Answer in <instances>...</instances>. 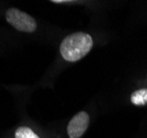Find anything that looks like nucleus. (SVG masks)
Wrapping results in <instances>:
<instances>
[{
  "label": "nucleus",
  "instance_id": "7ed1b4c3",
  "mask_svg": "<svg viewBox=\"0 0 147 138\" xmlns=\"http://www.w3.org/2000/svg\"><path fill=\"white\" fill-rule=\"evenodd\" d=\"M90 124V116L86 112L82 110L75 114L67 124L66 131L70 138H80L84 135Z\"/></svg>",
  "mask_w": 147,
  "mask_h": 138
},
{
  "label": "nucleus",
  "instance_id": "39448f33",
  "mask_svg": "<svg viewBox=\"0 0 147 138\" xmlns=\"http://www.w3.org/2000/svg\"><path fill=\"white\" fill-rule=\"evenodd\" d=\"M15 137L16 138H40L30 127H27V126L18 127V129L16 131Z\"/></svg>",
  "mask_w": 147,
  "mask_h": 138
},
{
  "label": "nucleus",
  "instance_id": "f257e3e1",
  "mask_svg": "<svg viewBox=\"0 0 147 138\" xmlns=\"http://www.w3.org/2000/svg\"><path fill=\"white\" fill-rule=\"evenodd\" d=\"M92 48V36L85 32H75L62 40L60 44V54L67 62H76L86 57Z\"/></svg>",
  "mask_w": 147,
  "mask_h": 138
},
{
  "label": "nucleus",
  "instance_id": "f03ea898",
  "mask_svg": "<svg viewBox=\"0 0 147 138\" xmlns=\"http://www.w3.org/2000/svg\"><path fill=\"white\" fill-rule=\"evenodd\" d=\"M6 20L9 24H11L16 30L32 33L37 29V22L36 20L29 15L28 13L23 12L17 8H10L6 11Z\"/></svg>",
  "mask_w": 147,
  "mask_h": 138
},
{
  "label": "nucleus",
  "instance_id": "20e7f679",
  "mask_svg": "<svg viewBox=\"0 0 147 138\" xmlns=\"http://www.w3.org/2000/svg\"><path fill=\"white\" fill-rule=\"evenodd\" d=\"M131 102L136 106H144L147 104V88H140L131 95Z\"/></svg>",
  "mask_w": 147,
  "mask_h": 138
}]
</instances>
